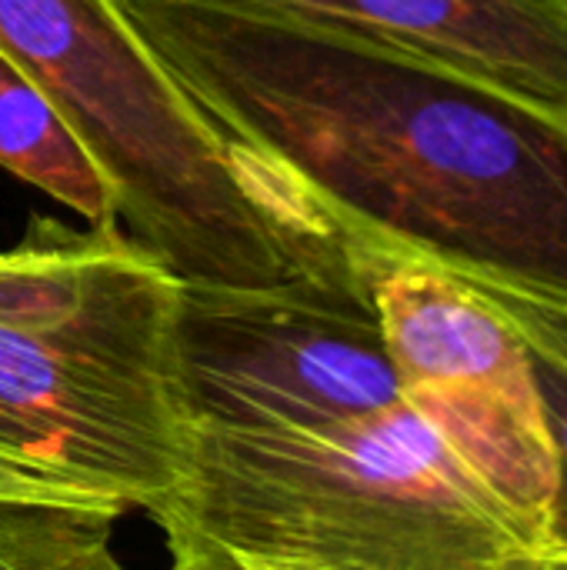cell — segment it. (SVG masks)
Here are the masks:
<instances>
[{
    "label": "cell",
    "instance_id": "1",
    "mask_svg": "<svg viewBox=\"0 0 567 570\" xmlns=\"http://www.w3.org/2000/svg\"><path fill=\"white\" fill-rule=\"evenodd\" d=\"M114 7L227 144L348 244L567 294V110L281 10Z\"/></svg>",
    "mask_w": 567,
    "mask_h": 570
},
{
    "label": "cell",
    "instance_id": "2",
    "mask_svg": "<svg viewBox=\"0 0 567 570\" xmlns=\"http://www.w3.org/2000/svg\"><path fill=\"white\" fill-rule=\"evenodd\" d=\"M0 50L104 174L120 230L184 287L358 277L348 240L227 144L114 0H0Z\"/></svg>",
    "mask_w": 567,
    "mask_h": 570
},
{
    "label": "cell",
    "instance_id": "3",
    "mask_svg": "<svg viewBox=\"0 0 567 570\" xmlns=\"http://www.w3.org/2000/svg\"><path fill=\"white\" fill-rule=\"evenodd\" d=\"M154 524L244 570H488L545 548L408 397L311 424L190 428L187 481Z\"/></svg>",
    "mask_w": 567,
    "mask_h": 570
},
{
    "label": "cell",
    "instance_id": "4",
    "mask_svg": "<svg viewBox=\"0 0 567 570\" xmlns=\"http://www.w3.org/2000/svg\"><path fill=\"white\" fill-rule=\"evenodd\" d=\"M404 397L538 528L558 454L531 357L515 327L458 274L414 254L348 244Z\"/></svg>",
    "mask_w": 567,
    "mask_h": 570
},
{
    "label": "cell",
    "instance_id": "5",
    "mask_svg": "<svg viewBox=\"0 0 567 570\" xmlns=\"http://www.w3.org/2000/svg\"><path fill=\"white\" fill-rule=\"evenodd\" d=\"M177 367L190 428L311 424L404 397L361 277L184 287Z\"/></svg>",
    "mask_w": 567,
    "mask_h": 570
},
{
    "label": "cell",
    "instance_id": "6",
    "mask_svg": "<svg viewBox=\"0 0 567 570\" xmlns=\"http://www.w3.org/2000/svg\"><path fill=\"white\" fill-rule=\"evenodd\" d=\"M0 458L157 518L187 481L184 394L0 314Z\"/></svg>",
    "mask_w": 567,
    "mask_h": 570
},
{
    "label": "cell",
    "instance_id": "7",
    "mask_svg": "<svg viewBox=\"0 0 567 570\" xmlns=\"http://www.w3.org/2000/svg\"><path fill=\"white\" fill-rule=\"evenodd\" d=\"M381 37L567 110V0H231Z\"/></svg>",
    "mask_w": 567,
    "mask_h": 570
},
{
    "label": "cell",
    "instance_id": "8",
    "mask_svg": "<svg viewBox=\"0 0 567 570\" xmlns=\"http://www.w3.org/2000/svg\"><path fill=\"white\" fill-rule=\"evenodd\" d=\"M0 170L47 194L84 224H117L104 174L43 94L0 50Z\"/></svg>",
    "mask_w": 567,
    "mask_h": 570
},
{
    "label": "cell",
    "instance_id": "9",
    "mask_svg": "<svg viewBox=\"0 0 567 570\" xmlns=\"http://www.w3.org/2000/svg\"><path fill=\"white\" fill-rule=\"evenodd\" d=\"M458 277L468 281L515 327V334L521 337L531 357L538 394L558 454V488H555L545 548L567 554V294L535 284H518V281H498V277H468V274Z\"/></svg>",
    "mask_w": 567,
    "mask_h": 570
},
{
    "label": "cell",
    "instance_id": "10",
    "mask_svg": "<svg viewBox=\"0 0 567 570\" xmlns=\"http://www.w3.org/2000/svg\"><path fill=\"white\" fill-rule=\"evenodd\" d=\"M120 514L97 501L0 494V570H127L114 544Z\"/></svg>",
    "mask_w": 567,
    "mask_h": 570
},
{
    "label": "cell",
    "instance_id": "11",
    "mask_svg": "<svg viewBox=\"0 0 567 570\" xmlns=\"http://www.w3.org/2000/svg\"><path fill=\"white\" fill-rule=\"evenodd\" d=\"M170 570H244L231 554H224L217 544L190 534V531H164Z\"/></svg>",
    "mask_w": 567,
    "mask_h": 570
},
{
    "label": "cell",
    "instance_id": "12",
    "mask_svg": "<svg viewBox=\"0 0 567 570\" xmlns=\"http://www.w3.org/2000/svg\"><path fill=\"white\" fill-rule=\"evenodd\" d=\"M0 494H30V498H57V501H94V498H84V494H77V491H70V488H63L57 481H47V478H40V474H33L27 468H17V464H10L3 458H0ZM97 504H104V501H97Z\"/></svg>",
    "mask_w": 567,
    "mask_h": 570
},
{
    "label": "cell",
    "instance_id": "13",
    "mask_svg": "<svg viewBox=\"0 0 567 570\" xmlns=\"http://www.w3.org/2000/svg\"><path fill=\"white\" fill-rule=\"evenodd\" d=\"M488 570H567V554L548 551V548L518 551V554H508V558L495 561Z\"/></svg>",
    "mask_w": 567,
    "mask_h": 570
}]
</instances>
